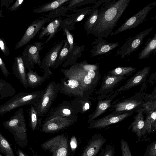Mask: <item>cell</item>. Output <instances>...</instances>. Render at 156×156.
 <instances>
[{
	"instance_id": "37",
	"label": "cell",
	"mask_w": 156,
	"mask_h": 156,
	"mask_svg": "<svg viewBox=\"0 0 156 156\" xmlns=\"http://www.w3.org/2000/svg\"><path fill=\"white\" fill-rule=\"evenodd\" d=\"M66 3L55 9L50 12L46 16L53 19L56 18L66 15V13L70 9L67 6Z\"/></svg>"
},
{
	"instance_id": "29",
	"label": "cell",
	"mask_w": 156,
	"mask_h": 156,
	"mask_svg": "<svg viewBox=\"0 0 156 156\" xmlns=\"http://www.w3.org/2000/svg\"><path fill=\"white\" fill-rule=\"evenodd\" d=\"M145 46L138 55V59H142L149 57L152 54L156 52V34L154 37L149 38L145 44Z\"/></svg>"
},
{
	"instance_id": "32",
	"label": "cell",
	"mask_w": 156,
	"mask_h": 156,
	"mask_svg": "<svg viewBox=\"0 0 156 156\" xmlns=\"http://www.w3.org/2000/svg\"><path fill=\"white\" fill-rule=\"evenodd\" d=\"M16 92L13 86L4 80L0 79V100L14 95Z\"/></svg>"
},
{
	"instance_id": "22",
	"label": "cell",
	"mask_w": 156,
	"mask_h": 156,
	"mask_svg": "<svg viewBox=\"0 0 156 156\" xmlns=\"http://www.w3.org/2000/svg\"><path fill=\"white\" fill-rule=\"evenodd\" d=\"M125 76H114L106 74L104 76L100 88L97 94L105 95L112 92L119 83L125 80Z\"/></svg>"
},
{
	"instance_id": "48",
	"label": "cell",
	"mask_w": 156,
	"mask_h": 156,
	"mask_svg": "<svg viewBox=\"0 0 156 156\" xmlns=\"http://www.w3.org/2000/svg\"><path fill=\"white\" fill-rule=\"evenodd\" d=\"M19 156H26L20 150H18Z\"/></svg>"
},
{
	"instance_id": "39",
	"label": "cell",
	"mask_w": 156,
	"mask_h": 156,
	"mask_svg": "<svg viewBox=\"0 0 156 156\" xmlns=\"http://www.w3.org/2000/svg\"><path fill=\"white\" fill-rule=\"evenodd\" d=\"M115 146L111 144H107L101 149L99 156H115Z\"/></svg>"
},
{
	"instance_id": "44",
	"label": "cell",
	"mask_w": 156,
	"mask_h": 156,
	"mask_svg": "<svg viewBox=\"0 0 156 156\" xmlns=\"http://www.w3.org/2000/svg\"><path fill=\"white\" fill-rule=\"evenodd\" d=\"M0 48L6 56L9 55V51L5 42L3 39L0 38Z\"/></svg>"
},
{
	"instance_id": "41",
	"label": "cell",
	"mask_w": 156,
	"mask_h": 156,
	"mask_svg": "<svg viewBox=\"0 0 156 156\" xmlns=\"http://www.w3.org/2000/svg\"><path fill=\"white\" fill-rule=\"evenodd\" d=\"M63 30V35H66L67 41L69 45V53L73 50L75 44L73 37L69 31L66 28H62Z\"/></svg>"
},
{
	"instance_id": "14",
	"label": "cell",
	"mask_w": 156,
	"mask_h": 156,
	"mask_svg": "<svg viewBox=\"0 0 156 156\" xmlns=\"http://www.w3.org/2000/svg\"><path fill=\"white\" fill-rule=\"evenodd\" d=\"M60 84L59 92L60 94L70 97L85 98L84 90L76 80L64 77L61 79Z\"/></svg>"
},
{
	"instance_id": "16",
	"label": "cell",
	"mask_w": 156,
	"mask_h": 156,
	"mask_svg": "<svg viewBox=\"0 0 156 156\" xmlns=\"http://www.w3.org/2000/svg\"><path fill=\"white\" fill-rule=\"evenodd\" d=\"M64 39L55 45L44 56L41 62V66L44 71L49 76L52 73L51 68H54L58 55L64 44Z\"/></svg>"
},
{
	"instance_id": "23",
	"label": "cell",
	"mask_w": 156,
	"mask_h": 156,
	"mask_svg": "<svg viewBox=\"0 0 156 156\" xmlns=\"http://www.w3.org/2000/svg\"><path fill=\"white\" fill-rule=\"evenodd\" d=\"M150 69V67L147 66L139 70L116 92H117L128 90L141 83L146 80Z\"/></svg>"
},
{
	"instance_id": "46",
	"label": "cell",
	"mask_w": 156,
	"mask_h": 156,
	"mask_svg": "<svg viewBox=\"0 0 156 156\" xmlns=\"http://www.w3.org/2000/svg\"><path fill=\"white\" fill-rule=\"evenodd\" d=\"M24 1V0H17L11 6L9 10L13 11L17 9Z\"/></svg>"
},
{
	"instance_id": "42",
	"label": "cell",
	"mask_w": 156,
	"mask_h": 156,
	"mask_svg": "<svg viewBox=\"0 0 156 156\" xmlns=\"http://www.w3.org/2000/svg\"><path fill=\"white\" fill-rule=\"evenodd\" d=\"M122 156H132L128 143L123 139L120 141Z\"/></svg>"
},
{
	"instance_id": "7",
	"label": "cell",
	"mask_w": 156,
	"mask_h": 156,
	"mask_svg": "<svg viewBox=\"0 0 156 156\" xmlns=\"http://www.w3.org/2000/svg\"><path fill=\"white\" fill-rule=\"evenodd\" d=\"M152 27L146 29L133 37L128 38L119 48L114 57L120 55L122 58L130 55L136 51L142 44L144 38L152 30Z\"/></svg>"
},
{
	"instance_id": "18",
	"label": "cell",
	"mask_w": 156,
	"mask_h": 156,
	"mask_svg": "<svg viewBox=\"0 0 156 156\" xmlns=\"http://www.w3.org/2000/svg\"><path fill=\"white\" fill-rule=\"evenodd\" d=\"M93 9L91 7H88L73 10L74 13L67 16V17L63 20L62 27L66 28L69 30L75 29L76 23L82 20L87 15H90Z\"/></svg>"
},
{
	"instance_id": "38",
	"label": "cell",
	"mask_w": 156,
	"mask_h": 156,
	"mask_svg": "<svg viewBox=\"0 0 156 156\" xmlns=\"http://www.w3.org/2000/svg\"><path fill=\"white\" fill-rule=\"evenodd\" d=\"M0 150L5 156H15L8 141L0 133Z\"/></svg>"
},
{
	"instance_id": "31",
	"label": "cell",
	"mask_w": 156,
	"mask_h": 156,
	"mask_svg": "<svg viewBox=\"0 0 156 156\" xmlns=\"http://www.w3.org/2000/svg\"><path fill=\"white\" fill-rule=\"evenodd\" d=\"M70 0H56L48 2L34 9L33 12L42 13L51 12L66 3Z\"/></svg>"
},
{
	"instance_id": "19",
	"label": "cell",
	"mask_w": 156,
	"mask_h": 156,
	"mask_svg": "<svg viewBox=\"0 0 156 156\" xmlns=\"http://www.w3.org/2000/svg\"><path fill=\"white\" fill-rule=\"evenodd\" d=\"M106 141L101 133L95 134L89 140L80 156H96Z\"/></svg>"
},
{
	"instance_id": "5",
	"label": "cell",
	"mask_w": 156,
	"mask_h": 156,
	"mask_svg": "<svg viewBox=\"0 0 156 156\" xmlns=\"http://www.w3.org/2000/svg\"><path fill=\"white\" fill-rule=\"evenodd\" d=\"M68 136L63 133L55 136L41 145L45 151H48L52 156H70Z\"/></svg>"
},
{
	"instance_id": "49",
	"label": "cell",
	"mask_w": 156,
	"mask_h": 156,
	"mask_svg": "<svg viewBox=\"0 0 156 156\" xmlns=\"http://www.w3.org/2000/svg\"><path fill=\"white\" fill-rule=\"evenodd\" d=\"M2 12H0V17H2Z\"/></svg>"
},
{
	"instance_id": "24",
	"label": "cell",
	"mask_w": 156,
	"mask_h": 156,
	"mask_svg": "<svg viewBox=\"0 0 156 156\" xmlns=\"http://www.w3.org/2000/svg\"><path fill=\"white\" fill-rule=\"evenodd\" d=\"M62 21L61 17L52 19L40 32L38 35L39 39L41 40L44 37L49 36L44 43L48 42L62 28Z\"/></svg>"
},
{
	"instance_id": "3",
	"label": "cell",
	"mask_w": 156,
	"mask_h": 156,
	"mask_svg": "<svg viewBox=\"0 0 156 156\" xmlns=\"http://www.w3.org/2000/svg\"><path fill=\"white\" fill-rule=\"evenodd\" d=\"M44 91V89L31 92H21L14 95L0 106V115L24 105H30L34 106L39 102Z\"/></svg>"
},
{
	"instance_id": "45",
	"label": "cell",
	"mask_w": 156,
	"mask_h": 156,
	"mask_svg": "<svg viewBox=\"0 0 156 156\" xmlns=\"http://www.w3.org/2000/svg\"><path fill=\"white\" fill-rule=\"evenodd\" d=\"M0 68L3 74L7 78L9 75H10V74L7 70L4 62L0 57Z\"/></svg>"
},
{
	"instance_id": "4",
	"label": "cell",
	"mask_w": 156,
	"mask_h": 156,
	"mask_svg": "<svg viewBox=\"0 0 156 156\" xmlns=\"http://www.w3.org/2000/svg\"><path fill=\"white\" fill-rule=\"evenodd\" d=\"M60 85L59 83L52 81L44 89L39 102L34 106L38 117L42 118L47 114L59 92Z\"/></svg>"
},
{
	"instance_id": "43",
	"label": "cell",
	"mask_w": 156,
	"mask_h": 156,
	"mask_svg": "<svg viewBox=\"0 0 156 156\" xmlns=\"http://www.w3.org/2000/svg\"><path fill=\"white\" fill-rule=\"evenodd\" d=\"M69 145L71 152L73 155L77 147V139L75 136L73 135L71 137Z\"/></svg>"
},
{
	"instance_id": "50",
	"label": "cell",
	"mask_w": 156,
	"mask_h": 156,
	"mask_svg": "<svg viewBox=\"0 0 156 156\" xmlns=\"http://www.w3.org/2000/svg\"><path fill=\"white\" fill-rule=\"evenodd\" d=\"M0 156H2L0 154Z\"/></svg>"
},
{
	"instance_id": "33",
	"label": "cell",
	"mask_w": 156,
	"mask_h": 156,
	"mask_svg": "<svg viewBox=\"0 0 156 156\" xmlns=\"http://www.w3.org/2000/svg\"><path fill=\"white\" fill-rule=\"evenodd\" d=\"M98 8L93 9L92 12L84 23V28L87 36L91 33L98 18Z\"/></svg>"
},
{
	"instance_id": "21",
	"label": "cell",
	"mask_w": 156,
	"mask_h": 156,
	"mask_svg": "<svg viewBox=\"0 0 156 156\" xmlns=\"http://www.w3.org/2000/svg\"><path fill=\"white\" fill-rule=\"evenodd\" d=\"M145 111L147 115L141 131L142 141L147 140L149 135L156 130V107L150 108Z\"/></svg>"
},
{
	"instance_id": "28",
	"label": "cell",
	"mask_w": 156,
	"mask_h": 156,
	"mask_svg": "<svg viewBox=\"0 0 156 156\" xmlns=\"http://www.w3.org/2000/svg\"><path fill=\"white\" fill-rule=\"evenodd\" d=\"M85 47V45L78 46L75 43L73 50L69 53L67 59L64 62L62 66L66 67L76 63L78 58L81 56Z\"/></svg>"
},
{
	"instance_id": "47",
	"label": "cell",
	"mask_w": 156,
	"mask_h": 156,
	"mask_svg": "<svg viewBox=\"0 0 156 156\" xmlns=\"http://www.w3.org/2000/svg\"><path fill=\"white\" fill-rule=\"evenodd\" d=\"M108 0H97L96 2L95 5L93 6L92 8L93 9L98 8V7L101 4H103V3L107 2Z\"/></svg>"
},
{
	"instance_id": "34",
	"label": "cell",
	"mask_w": 156,
	"mask_h": 156,
	"mask_svg": "<svg viewBox=\"0 0 156 156\" xmlns=\"http://www.w3.org/2000/svg\"><path fill=\"white\" fill-rule=\"evenodd\" d=\"M69 53V45L67 40L64 39V44L58 55L54 69H56L62 65L67 59Z\"/></svg>"
},
{
	"instance_id": "2",
	"label": "cell",
	"mask_w": 156,
	"mask_h": 156,
	"mask_svg": "<svg viewBox=\"0 0 156 156\" xmlns=\"http://www.w3.org/2000/svg\"><path fill=\"white\" fill-rule=\"evenodd\" d=\"M61 71L65 77L77 80L82 86L85 97L89 98L97 86L101 78L98 64H89L86 60L76 62L68 69Z\"/></svg>"
},
{
	"instance_id": "12",
	"label": "cell",
	"mask_w": 156,
	"mask_h": 156,
	"mask_svg": "<svg viewBox=\"0 0 156 156\" xmlns=\"http://www.w3.org/2000/svg\"><path fill=\"white\" fill-rule=\"evenodd\" d=\"M52 19L46 17H40L33 21L28 27L20 40L17 43L15 49H18L33 39L45 24Z\"/></svg>"
},
{
	"instance_id": "10",
	"label": "cell",
	"mask_w": 156,
	"mask_h": 156,
	"mask_svg": "<svg viewBox=\"0 0 156 156\" xmlns=\"http://www.w3.org/2000/svg\"><path fill=\"white\" fill-rule=\"evenodd\" d=\"M77 116L74 117H56L43 122L40 130L46 133H52L65 129L77 120Z\"/></svg>"
},
{
	"instance_id": "8",
	"label": "cell",
	"mask_w": 156,
	"mask_h": 156,
	"mask_svg": "<svg viewBox=\"0 0 156 156\" xmlns=\"http://www.w3.org/2000/svg\"><path fill=\"white\" fill-rule=\"evenodd\" d=\"M44 43L35 42L32 44L28 45L23 51L22 56L25 67L28 70L34 68L36 64L39 66H41L39 52L44 47L43 45Z\"/></svg>"
},
{
	"instance_id": "15",
	"label": "cell",
	"mask_w": 156,
	"mask_h": 156,
	"mask_svg": "<svg viewBox=\"0 0 156 156\" xmlns=\"http://www.w3.org/2000/svg\"><path fill=\"white\" fill-rule=\"evenodd\" d=\"M78 113L71 102L64 101L56 106L50 108L44 121L56 117H74L77 116Z\"/></svg>"
},
{
	"instance_id": "35",
	"label": "cell",
	"mask_w": 156,
	"mask_h": 156,
	"mask_svg": "<svg viewBox=\"0 0 156 156\" xmlns=\"http://www.w3.org/2000/svg\"><path fill=\"white\" fill-rule=\"evenodd\" d=\"M37 113L34 106L31 105L29 114V119L30 127L33 131L35 130L38 126H41L42 118H39Z\"/></svg>"
},
{
	"instance_id": "9",
	"label": "cell",
	"mask_w": 156,
	"mask_h": 156,
	"mask_svg": "<svg viewBox=\"0 0 156 156\" xmlns=\"http://www.w3.org/2000/svg\"><path fill=\"white\" fill-rule=\"evenodd\" d=\"M156 5V2L148 4L135 14L127 19L119 28L110 35L111 36L128 29L137 27L144 22L150 12Z\"/></svg>"
},
{
	"instance_id": "40",
	"label": "cell",
	"mask_w": 156,
	"mask_h": 156,
	"mask_svg": "<svg viewBox=\"0 0 156 156\" xmlns=\"http://www.w3.org/2000/svg\"><path fill=\"white\" fill-rule=\"evenodd\" d=\"M143 156H156V140L148 144Z\"/></svg>"
},
{
	"instance_id": "27",
	"label": "cell",
	"mask_w": 156,
	"mask_h": 156,
	"mask_svg": "<svg viewBox=\"0 0 156 156\" xmlns=\"http://www.w3.org/2000/svg\"><path fill=\"white\" fill-rule=\"evenodd\" d=\"M27 80L28 87L34 88L40 86L45 81L49 76L44 73L42 76H39L37 73L31 69L27 73Z\"/></svg>"
},
{
	"instance_id": "30",
	"label": "cell",
	"mask_w": 156,
	"mask_h": 156,
	"mask_svg": "<svg viewBox=\"0 0 156 156\" xmlns=\"http://www.w3.org/2000/svg\"><path fill=\"white\" fill-rule=\"evenodd\" d=\"M73 107L77 112L84 114L90 109L91 103L89 98L83 97L76 98L71 102Z\"/></svg>"
},
{
	"instance_id": "26",
	"label": "cell",
	"mask_w": 156,
	"mask_h": 156,
	"mask_svg": "<svg viewBox=\"0 0 156 156\" xmlns=\"http://www.w3.org/2000/svg\"><path fill=\"white\" fill-rule=\"evenodd\" d=\"M144 111L143 108L137 111V114L135 115L134 120L129 127L128 129H130L132 132L135 133L138 138L137 142H139L141 139V131L144 126V120L143 113Z\"/></svg>"
},
{
	"instance_id": "17",
	"label": "cell",
	"mask_w": 156,
	"mask_h": 156,
	"mask_svg": "<svg viewBox=\"0 0 156 156\" xmlns=\"http://www.w3.org/2000/svg\"><path fill=\"white\" fill-rule=\"evenodd\" d=\"M118 94L115 92L114 93L111 92L108 95H102L100 96L96 109L88 116L87 123H89L94 120L110 108L112 100Z\"/></svg>"
},
{
	"instance_id": "36",
	"label": "cell",
	"mask_w": 156,
	"mask_h": 156,
	"mask_svg": "<svg viewBox=\"0 0 156 156\" xmlns=\"http://www.w3.org/2000/svg\"><path fill=\"white\" fill-rule=\"evenodd\" d=\"M136 70V68L131 66L118 67L109 71L107 74L127 76L134 73Z\"/></svg>"
},
{
	"instance_id": "6",
	"label": "cell",
	"mask_w": 156,
	"mask_h": 156,
	"mask_svg": "<svg viewBox=\"0 0 156 156\" xmlns=\"http://www.w3.org/2000/svg\"><path fill=\"white\" fill-rule=\"evenodd\" d=\"M5 128L14 133L21 140L27 139V128L23 109L20 108L8 120L3 122Z\"/></svg>"
},
{
	"instance_id": "11",
	"label": "cell",
	"mask_w": 156,
	"mask_h": 156,
	"mask_svg": "<svg viewBox=\"0 0 156 156\" xmlns=\"http://www.w3.org/2000/svg\"><path fill=\"white\" fill-rule=\"evenodd\" d=\"M144 103L142 96L137 94L129 98L119 101L115 105H111L110 108H113L112 113L134 112L143 108Z\"/></svg>"
},
{
	"instance_id": "25",
	"label": "cell",
	"mask_w": 156,
	"mask_h": 156,
	"mask_svg": "<svg viewBox=\"0 0 156 156\" xmlns=\"http://www.w3.org/2000/svg\"><path fill=\"white\" fill-rule=\"evenodd\" d=\"M12 71L14 75L20 81L24 88H27L28 87L27 73L22 56H18L14 58Z\"/></svg>"
},
{
	"instance_id": "13",
	"label": "cell",
	"mask_w": 156,
	"mask_h": 156,
	"mask_svg": "<svg viewBox=\"0 0 156 156\" xmlns=\"http://www.w3.org/2000/svg\"><path fill=\"white\" fill-rule=\"evenodd\" d=\"M133 112L129 111L121 113H111L103 117L94 120L90 122L88 128L101 129L111 125L120 122L132 115Z\"/></svg>"
},
{
	"instance_id": "20",
	"label": "cell",
	"mask_w": 156,
	"mask_h": 156,
	"mask_svg": "<svg viewBox=\"0 0 156 156\" xmlns=\"http://www.w3.org/2000/svg\"><path fill=\"white\" fill-rule=\"evenodd\" d=\"M90 50L91 57L105 54L119 45L118 42L108 43L102 38H98L92 42Z\"/></svg>"
},
{
	"instance_id": "1",
	"label": "cell",
	"mask_w": 156,
	"mask_h": 156,
	"mask_svg": "<svg viewBox=\"0 0 156 156\" xmlns=\"http://www.w3.org/2000/svg\"><path fill=\"white\" fill-rule=\"evenodd\" d=\"M131 1L108 0L103 3L98 9V18L91 34L102 38L110 35Z\"/></svg>"
}]
</instances>
